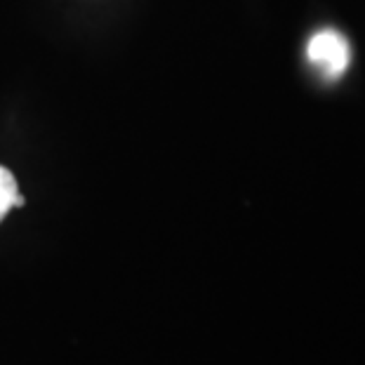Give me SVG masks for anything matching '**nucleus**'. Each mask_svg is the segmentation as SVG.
I'll return each mask as SVG.
<instances>
[{
	"instance_id": "obj_1",
	"label": "nucleus",
	"mask_w": 365,
	"mask_h": 365,
	"mask_svg": "<svg viewBox=\"0 0 365 365\" xmlns=\"http://www.w3.org/2000/svg\"><path fill=\"white\" fill-rule=\"evenodd\" d=\"M307 59L323 78L337 81L349 68L351 48H349L344 34H339L335 29H323L316 31L312 41L307 43Z\"/></svg>"
},
{
	"instance_id": "obj_2",
	"label": "nucleus",
	"mask_w": 365,
	"mask_h": 365,
	"mask_svg": "<svg viewBox=\"0 0 365 365\" xmlns=\"http://www.w3.org/2000/svg\"><path fill=\"white\" fill-rule=\"evenodd\" d=\"M24 205V198L19 193V186L14 175L7 168L0 165V222L5 220V215L14 207Z\"/></svg>"
}]
</instances>
